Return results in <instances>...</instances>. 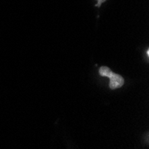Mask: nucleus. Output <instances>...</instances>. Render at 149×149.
Wrapping results in <instances>:
<instances>
[{"instance_id": "1", "label": "nucleus", "mask_w": 149, "mask_h": 149, "mask_svg": "<svg viewBox=\"0 0 149 149\" xmlns=\"http://www.w3.org/2000/svg\"><path fill=\"white\" fill-rule=\"evenodd\" d=\"M110 79V83H109V88L111 89H116L120 87H123L124 84V79L123 76H120L117 73H114L112 72V73L108 77Z\"/></svg>"}, {"instance_id": "2", "label": "nucleus", "mask_w": 149, "mask_h": 149, "mask_svg": "<svg viewBox=\"0 0 149 149\" xmlns=\"http://www.w3.org/2000/svg\"><path fill=\"white\" fill-rule=\"evenodd\" d=\"M112 70L109 68V67H106V66H102L101 68L99 69V74L102 77H109V75L112 73Z\"/></svg>"}, {"instance_id": "3", "label": "nucleus", "mask_w": 149, "mask_h": 149, "mask_svg": "<svg viewBox=\"0 0 149 149\" xmlns=\"http://www.w3.org/2000/svg\"><path fill=\"white\" fill-rule=\"evenodd\" d=\"M104 1H106V0H97V6H100V5L102 4V3H104Z\"/></svg>"}]
</instances>
